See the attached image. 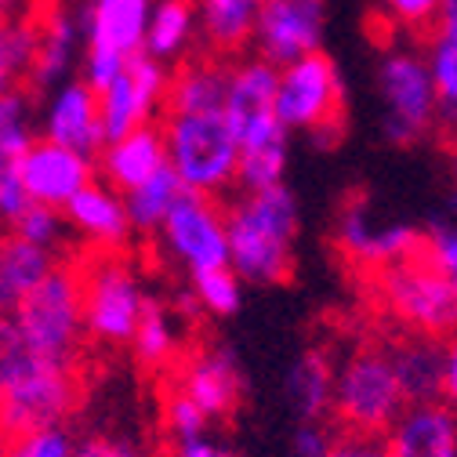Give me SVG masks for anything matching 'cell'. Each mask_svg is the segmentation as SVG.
<instances>
[{
  "mask_svg": "<svg viewBox=\"0 0 457 457\" xmlns=\"http://www.w3.org/2000/svg\"><path fill=\"white\" fill-rule=\"evenodd\" d=\"M26 345L15 330V320L12 316H0V388L8 385V378L26 363Z\"/></svg>",
  "mask_w": 457,
  "mask_h": 457,
  "instance_id": "60d3db41",
  "label": "cell"
},
{
  "mask_svg": "<svg viewBox=\"0 0 457 457\" xmlns=\"http://www.w3.org/2000/svg\"><path fill=\"white\" fill-rule=\"evenodd\" d=\"M443 211H450V214H457V186L450 189V196H446V204H443Z\"/></svg>",
  "mask_w": 457,
  "mask_h": 457,
  "instance_id": "681fc988",
  "label": "cell"
},
{
  "mask_svg": "<svg viewBox=\"0 0 457 457\" xmlns=\"http://www.w3.org/2000/svg\"><path fill=\"white\" fill-rule=\"evenodd\" d=\"M160 425H163V432H167L170 446H175V443H186V439H200V436H207V425H211V421L204 418V411L193 403V399H189L186 392H179L175 385H170V388L163 392Z\"/></svg>",
  "mask_w": 457,
  "mask_h": 457,
  "instance_id": "d590c367",
  "label": "cell"
},
{
  "mask_svg": "<svg viewBox=\"0 0 457 457\" xmlns=\"http://www.w3.org/2000/svg\"><path fill=\"white\" fill-rule=\"evenodd\" d=\"M374 305L392 320L395 330L453 337L457 334V291L436 272V265L418 251L367 276Z\"/></svg>",
  "mask_w": 457,
  "mask_h": 457,
  "instance_id": "5b68a950",
  "label": "cell"
},
{
  "mask_svg": "<svg viewBox=\"0 0 457 457\" xmlns=\"http://www.w3.org/2000/svg\"><path fill=\"white\" fill-rule=\"evenodd\" d=\"M160 247L175 258L189 276L204 269L228 265V233L221 200L182 193L160 225Z\"/></svg>",
  "mask_w": 457,
  "mask_h": 457,
  "instance_id": "4fadbf2b",
  "label": "cell"
},
{
  "mask_svg": "<svg viewBox=\"0 0 457 457\" xmlns=\"http://www.w3.org/2000/svg\"><path fill=\"white\" fill-rule=\"evenodd\" d=\"M425 233L407 221H388L360 193L345 196L334 218V247L360 276H370L392 262H403L421 251Z\"/></svg>",
  "mask_w": 457,
  "mask_h": 457,
  "instance_id": "8fae6325",
  "label": "cell"
},
{
  "mask_svg": "<svg viewBox=\"0 0 457 457\" xmlns=\"http://www.w3.org/2000/svg\"><path fill=\"white\" fill-rule=\"evenodd\" d=\"M182 182L175 175V167H160L149 182H142L138 189L124 193V207H128V221H131V233L138 237H156L160 225L167 218V211L175 207V200L182 196Z\"/></svg>",
  "mask_w": 457,
  "mask_h": 457,
  "instance_id": "4dcf8cb0",
  "label": "cell"
},
{
  "mask_svg": "<svg viewBox=\"0 0 457 457\" xmlns=\"http://www.w3.org/2000/svg\"><path fill=\"white\" fill-rule=\"evenodd\" d=\"M80 54H84V33H80L77 4L51 0L37 15V51H33L26 87L33 95L59 87L62 80H70V70L80 62Z\"/></svg>",
  "mask_w": 457,
  "mask_h": 457,
  "instance_id": "ac0fdd59",
  "label": "cell"
},
{
  "mask_svg": "<svg viewBox=\"0 0 457 457\" xmlns=\"http://www.w3.org/2000/svg\"><path fill=\"white\" fill-rule=\"evenodd\" d=\"M54 265L59 262L51 251L33 247L15 233H0V316H12Z\"/></svg>",
  "mask_w": 457,
  "mask_h": 457,
  "instance_id": "83f0119b",
  "label": "cell"
},
{
  "mask_svg": "<svg viewBox=\"0 0 457 457\" xmlns=\"http://www.w3.org/2000/svg\"><path fill=\"white\" fill-rule=\"evenodd\" d=\"M276 77L279 70L269 66L265 59H258V54H237L233 62H228V84H225V105L221 112L228 117V124H233L237 138L265 120L276 117Z\"/></svg>",
  "mask_w": 457,
  "mask_h": 457,
  "instance_id": "44dd1931",
  "label": "cell"
},
{
  "mask_svg": "<svg viewBox=\"0 0 457 457\" xmlns=\"http://www.w3.org/2000/svg\"><path fill=\"white\" fill-rule=\"evenodd\" d=\"M80 298H84V330L95 345L120 349L131 345L135 327L145 309V291L135 265L120 251H91L77 262Z\"/></svg>",
  "mask_w": 457,
  "mask_h": 457,
  "instance_id": "52a82bcc",
  "label": "cell"
},
{
  "mask_svg": "<svg viewBox=\"0 0 457 457\" xmlns=\"http://www.w3.org/2000/svg\"><path fill=\"white\" fill-rule=\"evenodd\" d=\"M66 225L80 240H87L95 251H124L131 233V221H128V207L124 196L105 186L102 179H95L91 186H84L66 207H62Z\"/></svg>",
  "mask_w": 457,
  "mask_h": 457,
  "instance_id": "d6986e66",
  "label": "cell"
},
{
  "mask_svg": "<svg viewBox=\"0 0 457 457\" xmlns=\"http://www.w3.org/2000/svg\"><path fill=\"white\" fill-rule=\"evenodd\" d=\"M66 218H62V211H54V207H44V204H26V211L12 221V228L8 233H15V237H22L26 244H33V247H44V251H51L54 254V247L62 244V237H66Z\"/></svg>",
  "mask_w": 457,
  "mask_h": 457,
  "instance_id": "8d00e7d4",
  "label": "cell"
},
{
  "mask_svg": "<svg viewBox=\"0 0 457 457\" xmlns=\"http://www.w3.org/2000/svg\"><path fill=\"white\" fill-rule=\"evenodd\" d=\"M40 138L95 160L105 145L98 124V91H91L80 77L51 87L40 112Z\"/></svg>",
  "mask_w": 457,
  "mask_h": 457,
  "instance_id": "e0dca14e",
  "label": "cell"
},
{
  "mask_svg": "<svg viewBox=\"0 0 457 457\" xmlns=\"http://www.w3.org/2000/svg\"><path fill=\"white\" fill-rule=\"evenodd\" d=\"M407 411L403 388L395 381L385 341H363L334 370L330 421L341 432L385 436Z\"/></svg>",
  "mask_w": 457,
  "mask_h": 457,
  "instance_id": "277c9868",
  "label": "cell"
},
{
  "mask_svg": "<svg viewBox=\"0 0 457 457\" xmlns=\"http://www.w3.org/2000/svg\"><path fill=\"white\" fill-rule=\"evenodd\" d=\"M37 15V0H0V22Z\"/></svg>",
  "mask_w": 457,
  "mask_h": 457,
  "instance_id": "7dc6e473",
  "label": "cell"
},
{
  "mask_svg": "<svg viewBox=\"0 0 457 457\" xmlns=\"http://www.w3.org/2000/svg\"><path fill=\"white\" fill-rule=\"evenodd\" d=\"M443 345L446 341H439V337L407 334V330H392V337L385 341L407 407L411 403H436L443 395Z\"/></svg>",
  "mask_w": 457,
  "mask_h": 457,
  "instance_id": "603a6c76",
  "label": "cell"
},
{
  "mask_svg": "<svg viewBox=\"0 0 457 457\" xmlns=\"http://www.w3.org/2000/svg\"><path fill=\"white\" fill-rule=\"evenodd\" d=\"M167 80L170 70L135 54L128 66L98 91V124H102V142H120L124 135L160 124L163 120V98H167Z\"/></svg>",
  "mask_w": 457,
  "mask_h": 457,
  "instance_id": "7c38bea8",
  "label": "cell"
},
{
  "mask_svg": "<svg viewBox=\"0 0 457 457\" xmlns=\"http://www.w3.org/2000/svg\"><path fill=\"white\" fill-rule=\"evenodd\" d=\"M33 138V91L12 87L8 95H0V179L19 167Z\"/></svg>",
  "mask_w": 457,
  "mask_h": 457,
  "instance_id": "1f68e13d",
  "label": "cell"
},
{
  "mask_svg": "<svg viewBox=\"0 0 457 457\" xmlns=\"http://www.w3.org/2000/svg\"><path fill=\"white\" fill-rule=\"evenodd\" d=\"M189 291H193L196 305L207 309L211 316H233L244 305V279L228 265L193 272L189 276Z\"/></svg>",
  "mask_w": 457,
  "mask_h": 457,
  "instance_id": "836d02e7",
  "label": "cell"
},
{
  "mask_svg": "<svg viewBox=\"0 0 457 457\" xmlns=\"http://www.w3.org/2000/svg\"><path fill=\"white\" fill-rule=\"evenodd\" d=\"M265 0H196V19H200V37L211 47V54L228 59L251 47V33L258 22Z\"/></svg>",
  "mask_w": 457,
  "mask_h": 457,
  "instance_id": "484cf974",
  "label": "cell"
},
{
  "mask_svg": "<svg viewBox=\"0 0 457 457\" xmlns=\"http://www.w3.org/2000/svg\"><path fill=\"white\" fill-rule=\"evenodd\" d=\"M425 240H421V254L436 265V272L457 291V214L439 211L428 228H421Z\"/></svg>",
  "mask_w": 457,
  "mask_h": 457,
  "instance_id": "e575fe53",
  "label": "cell"
},
{
  "mask_svg": "<svg viewBox=\"0 0 457 457\" xmlns=\"http://www.w3.org/2000/svg\"><path fill=\"white\" fill-rule=\"evenodd\" d=\"M26 204H29V196H26V189H22L19 175L12 170V175L0 179V233H8L12 221L26 211Z\"/></svg>",
  "mask_w": 457,
  "mask_h": 457,
  "instance_id": "ee69618b",
  "label": "cell"
},
{
  "mask_svg": "<svg viewBox=\"0 0 457 457\" xmlns=\"http://www.w3.org/2000/svg\"><path fill=\"white\" fill-rule=\"evenodd\" d=\"M37 51V15L0 22V95L12 87H26Z\"/></svg>",
  "mask_w": 457,
  "mask_h": 457,
  "instance_id": "d6a6232c",
  "label": "cell"
},
{
  "mask_svg": "<svg viewBox=\"0 0 457 457\" xmlns=\"http://www.w3.org/2000/svg\"><path fill=\"white\" fill-rule=\"evenodd\" d=\"M149 12L153 0H77L84 33L80 80L91 91H102L109 80H117L128 59L142 54Z\"/></svg>",
  "mask_w": 457,
  "mask_h": 457,
  "instance_id": "30bf717a",
  "label": "cell"
},
{
  "mask_svg": "<svg viewBox=\"0 0 457 457\" xmlns=\"http://www.w3.org/2000/svg\"><path fill=\"white\" fill-rule=\"evenodd\" d=\"M443 403L457 414V334L446 337V345H443Z\"/></svg>",
  "mask_w": 457,
  "mask_h": 457,
  "instance_id": "f6af8a7d",
  "label": "cell"
},
{
  "mask_svg": "<svg viewBox=\"0 0 457 457\" xmlns=\"http://www.w3.org/2000/svg\"><path fill=\"white\" fill-rule=\"evenodd\" d=\"M228 62L233 59H218V54L179 62L167 80L163 117H189V112L221 109L225 105V84H228Z\"/></svg>",
  "mask_w": 457,
  "mask_h": 457,
  "instance_id": "cb8c5ba5",
  "label": "cell"
},
{
  "mask_svg": "<svg viewBox=\"0 0 457 457\" xmlns=\"http://www.w3.org/2000/svg\"><path fill=\"white\" fill-rule=\"evenodd\" d=\"M378 95L385 105L381 131L392 145H418L436 135L439 95L425 54L414 47H388L378 59Z\"/></svg>",
  "mask_w": 457,
  "mask_h": 457,
  "instance_id": "9c48e42d",
  "label": "cell"
},
{
  "mask_svg": "<svg viewBox=\"0 0 457 457\" xmlns=\"http://www.w3.org/2000/svg\"><path fill=\"white\" fill-rule=\"evenodd\" d=\"M425 62L439 95V120L436 135L457 145V37L453 33H432L425 40Z\"/></svg>",
  "mask_w": 457,
  "mask_h": 457,
  "instance_id": "f546056e",
  "label": "cell"
},
{
  "mask_svg": "<svg viewBox=\"0 0 457 457\" xmlns=\"http://www.w3.org/2000/svg\"><path fill=\"white\" fill-rule=\"evenodd\" d=\"M179 327H175V316L170 309L156 298H145V309H142V320L135 327V337H131V353H135V363L153 370V374H163V370H175L179 363Z\"/></svg>",
  "mask_w": 457,
  "mask_h": 457,
  "instance_id": "f1b7e54d",
  "label": "cell"
},
{
  "mask_svg": "<svg viewBox=\"0 0 457 457\" xmlns=\"http://www.w3.org/2000/svg\"><path fill=\"white\" fill-rule=\"evenodd\" d=\"M334 446V432L327 421H298L291 432V457H327Z\"/></svg>",
  "mask_w": 457,
  "mask_h": 457,
  "instance_id": "ab89813d",
  "label": "cell"
},
{
  "mask_svg": "<svg viewBox=\"0 0 457 457\" xmlns=\"http://www.w3.org/2000/svg\"><path fill=\"white\" fill-rule=\"evenodd\" d=\"M84 399L80 367L47 363L26 356V363L0 388V439H19L51 425H66Z\"/></svg>",
  "mask_w": 457,
  "mask_h": 457,
  "instance_id": "ba28073f",
  "label": "cell"
},
{
  "mask_svg": "<svg viewBox=\"0 0 457 457\" xmlns=\"http://www.w3.org/2000/svg\"><path fill=\"white\" fill-rule=\"evenodd\" d=\"M15 330L29 356L47 363L80 367L84 353V298L77 262H59L12 312Z\"/></svg>",
  "mask_w": 457,
  "mask_h": 457,
  "instance_id": "7a4b0ae2",
  "label": "cell"
},
{
  "mask_svg": "<svg viewBox=\"0 0 457 457\" xmlns=\"http://www.w3.org/2000/svg\"><path fill=\"white\" fill-rule=\"evenodd\" d=\"M15 175L33 204L62 211L84 186H91L98 179V167H95V160L37 135L33 145L26 149V156L19 160Z\"/></svg>",
  "mask_w": 457,
  "mask_h": 457,
  "instance_id": "9a60e30c",
  "label": "cell"
},
{
  "mask_svg": "<svg viewBox=\"0 0 457 457\" xmlns=\"http://www.w3.org/2000/svg\"><path fill=\"white\" fill-rule=\"evenodd\" d=\"M73 457H142V450L124 436H87L73 446Z\"/></svg>",
  "mask_w": 457,
  "mask_h": 457,
  "instance_id": "b9f144b4",
  "label": "cell"
},
{
  "mask_svg": "<svg viewBox=\"0 0 457 457\" xmlns=\"http://www.w3.org/2000/svg\"><path fill=\"white\" fill-rule=\"evenodd\" d=\"M327 457H388L381 436H356V432H337Z\"/></svg>",
  "mask_w": 457,
  "mask_h": 457,
  "instance_id": "7bdbcfd3",
  "label": "cell"
},
{
  "mask_svg": "<svg viewBox=\"0 0 457 457\" xmlns=\"http://www.w3.org/2000/svg\"><path fill=\"white\" fill-rule=\"evenodd\" d=\"M170 457H237V453L225 450L221 443H214L211 436H200V439L175 443V446H170Z\"/></svg>",
  "mask_w": 457,
  "mask_h": 457,
  "instance_id": "bcb514c9",
  "label": "cell"
},
{
  "mask_svg": "<svg viewBox=\"0 0 457 457\" xmlns=\"http://www.w3.org/2000/svg\"><path fill=\"white\" fill-rule=\"evenodd\" d=\"M170 374H175V388L193 399L207 421L233 418L244 399V370L225 345L189 353Z\"/></svg>",
  "mask_w": 457,
  "mask_h": 457,
  "instance_id": "2e32d148",
  "label": "cell"
},
{
  "mask_svg": "<svg viewBox=\"0 0 457 457\" xmlns=\"http://www.w3.org/2000/svg\"><path fill=\"white\" fill-rule=\"evenodd\" d=\"M381 12L388 15L392 26L414 33L425 44L439 22V0H381Z\"/></svg>",
  "mask_w": 457,
  "mask_h": 457,
  "instance_id": "74e56055",
  "label": "cell"
},
{
  "mask_svg": "<svg viewBox=\"0 0 457 457\" xmlns=\"http://www.w3.org/2000/svg\"><path fill=\"white\" fill-rule=\"evenodd\" d=\"M272 109L283 128L309 135L316 145H334L345 135V84L330 54L316 51L283 66L276 77Z\"/></svg>",
  "mask_w": 457,
  "mask_h": 457,
  "instance_id": "8992f818",
  "label": "cell"
},
{
  "mask_svg": "<svg viewBox=\"0 0 457 457\" xmlns=\"http://www.w3.org/2000/svg\"><path fill=\"white\" fill-rule=\"evenodd\" d=\"M388 457H457V414L436 403H411L381 436Z\"/></svg>",
  "mask_w": 457,
  "mask_h": 457,
  "instance_id": "ffe728a7",
  "label": "cell"
},
{
  "mask_svg": "<svg viewBox=\"0 0 457 457\" xmlns=\"http://www.w3.org/2000/svg\"><path fill=\"white\" fill-rule=\"evenodd\" d=\"M98 179L105 186H112L120 196L138 189L142 182H149L160 167H167V142H163V128L160 124H145L131 135H124L120 142L102 145V153L95 156Z\"/></svg>",
  "mask_w": 457,
  "mask_h": 457,
  "instance_id": "7402d4cb",
  "label": "cell"
},
{
  "mask_svg": "<svg viewBox=\"0 0 457 457\" xmlns=\"http://www.w3.org/2000/svg\"><path fill=\"white\" fill-rule=\"evenodd\" d=\"M4 453H8V443H4V439H0V457H4Z\"/></svg>",
  "mask_w": 457,
  "mask_h": 457,
  "instance_id": "f907efd6",
  "label": "cell"
},
{
  "mask_svg": "<svg viewBox=\"0 0 457 457\" xmlns=\"http://www.w3.org/2000/svg\"><path fill=\"white\" fill-rule=\"evenodd\" d=\"M73 432L66 425H51L19 439H8V453L4 457H73Z\"/></svg>",
  "mask_w": 457,
  "mask_h": 457,
  "instance_id": "f35d334b",
  "label": "cell"
},
{
  "mask_svg": "<svg viewBox=\"0 0 457 457\" xmlns=\"http://www.w3.org/2000/svg\"><path fill=\"white\" fill-rule=\"evenodd\" d=\"M302 228L298 196L287 186L240 193L225 207L228 269L254 287H279L295 276V244Z\"/></svg>",
  "mask_w": 457,
  "mask_h": 457,
  "instance_id": "6da1fadb",
  "label": "cell"
},
{
  "mask_svg": "<svg viewBox=\"0 0 457 457\" xmlns=\"http://www.w3.org/2000/svg\"><path fill=\"white\" fill-rule=\"evenodd\" d=\"M196 37H200L196 0H153L142 54L160 66H179L186 62Z\"/></svg>",
  "mask_w": 457,
  "mask_h": 457,
  "instance_id": "d4e9b609",
  "label": "cell"
},
{
  "mask_svg": "<svg viewBox=\"0 0 457 457\" xmlns=\"http://www.w3.org/2000/svg\"><path fill=\"white\" fill-rule=\"evenodd\" d=\"M160 128L167 142V163L175 167L186 193L221 200L228 189H237L240 138L221 109L163 117Z\"/></svg>",
  "mask_w": 457,
  "mask_h": 457,
  "instance_id": "3957f363",
  "label": "cell"
},
{
  "mask_svg": "<svg viewBox=\"0 0 457 457\" xmlns=\"http://www.w3.org/2000/svg\"><path fill=\"white\" fill-rule=\"evenodd\" d=\"M334 370L327 349H305L287 370V407L298 421H330Z\"/></svg>",
  "mask_w": 457,
  "mask_h": 457,
  "instance_id": "4316f807",
  "label": "cell"
},
{
  "mask_svg": "<svg viewBox=\"0 0 457 457\" xmlns=\"http://www.w3.org/2000/svg\"><path fill=\"white\" fill-rule=\"evenodd\" d=\"M323 33H327L323 0H265L251 33V54L283 70L305 59V54L323 51Z\"/></svg>",
  "mask_w": 457,
  "mask_h": 457,
  "instance_id": "5bb4252c",
  "label": "cell"
},
{
  "mask_svg": "<svg viewBox=\"0 0 457 457\" xmlns=\"http://www.w3.org/2000/svg\"><path fill=\"white\" fill-rule=\"evenodd\" d=\"M436 33H453V37H457V0H439Z\"/></svg>",
  "mask_w": 457,
  "mask_h": 457,
  "instance_id": "c3c4849f",
  "label": "cell"
}]
</instances>
